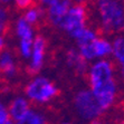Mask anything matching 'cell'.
Masks as SVG:
<instances>
[{
  "label": "cell",
  "mask_w": 124,
  "mask_h": 124,
  "mask_svg": "<svg viewBox=\"0 0 124 124\" xmlns=\"http://www.w3.org/2000/svg\"><path fill=\"white\" fill-rule=\"evenodd\" d=\"M88 6L90 0H83L70 7L61 28L68 31L72 37H75L79 30L85 28V23L88 19Z\"/></svg>",
  "instance_id": "cell-3"
},
{
  "label": "cell",
  "mask_w": 124,
  "mask_h": 124,
  "mask_svg": "<svg viewBox=\"0 0 124 124\" xmlns=\"http://www.w3.org/2000/svg\"><path fill=\"white\" fill-rule=\"evenodd\" d=\"M45 49H46V39L37 35L34 40L31 53V64L27 67V73L29 75H36L44 65V57H45Z\"/></svg>",
  "instance_id": "cell-6"
},
{
  "label": "cell",
  "mask_w": 124,
  "mask_h": 124,
  "mask_svg": "<svg viewBox=\"0 0 124 124\" xmlns=\"http://www.w3.org/2000/svg\"><path fill=\"white\" fill-rule=\"evenodd\" d=\"M40 1H43V2H45V3H48V5H52V3L56 2L58 0H40Z\"/></svg>",
  "instance_id": "cell-18"
},
{
  "label": "cell",
  "mask_w": 124,
  "mask_h": 124,
  "mask_svg": "<svg viewBox=\"0 0 124 124\" xmlns=\"http://www.w3.org/2000/svg\"><path fill=\"white\" fill-rule=\"evenodd\" d=\"M93 50L95 54V57H102V56L108 55L112 52V46L108 41H106L104 38L98 37L95 38V40L93 41Z\"/></svg>",
  "instance_id": "cell-10"
},
{
  "label": "cell",
  "mask_w": 124,
  "mask_h": 124,
  "mask_svg": "<svg viewBox=\"0 0 124 124\" xmlns=\"http://www.w3.org/2000/svg\"><path fill=\"white\" fill-rule=\"evenodd\" d=\"M75 107L78 114L85 120L101 117L104 112L92 91L87 90H83L77 93L75 97Z\"/></svg>",
  "instance_id": "cell-5"
},
{
  "label": "cell",
  "mask_w": 124,
  "mask_h": 124,
  "mask_svg": "<svg viewBox=\"0 0 124 124\" xmlns=\"http://www.w3.org/2000/svg\"><path fill=\"white\" fill-rule=\"evenodd\" d=\"M117 124H124V120H122V121H120Z\"/></svg>",
  "instance_id": "cell-20"
},
{
  "label": "cell",
  "mask_w": 124,
  "mask_h": 124,
  "mask_svg": "<svg viewBox=\"0 0 124 124\" xmlns=\"http://www.w3.org/2000/svg\"><path fill=\"white\" fill-rule=\"evenodd\" d=\"M10 115H9V112L6 107L3 106L2 104L0 103V124H3L5 122H7L8 120H10Z\"/></svg>",
  "instance_id": "cell-15"
},
{
  "label": "cell",
  "mask_w": 124,
  "mask_h": 124,
  "mask_svg": "<svg viewBox=\"0 0 124 124\" xmlns=\"http://www.w3.org/2000/svg\"><path fill=\"white\" fill-rule=\"evenodd\" d=\"M16 124H47V122L40 114L29 111L21 120L16 122Z\"/></svg>",
  "instance_id": "cell-12"
},
{
  "label": "cell",
  "mask_w": 124,
  "mask_h": 124,
  "mask_svg": "<svg viewBox=\"0 0 124 124\" xmlns=\"http://www.w3.org/2000/svg\"><path fill=\"white\" fill-rule=\"evenodd\" d=\"M116 66L113 61H100L91 67L85 79L92 93L95 95L103 111L108 110L116 97V79L114 70Z\"/></svg>",
  "instance_id": "cell-1"
},
{
  "label": "cell",
  "mask_w": 124,
  "mask_h": 124,
  "mask_svg": "<svg viewBox=\"0 0 124 124\" xmlns=\"http://www.w3.org/2000/svg\"><path fill=\"white\" fill-rule=\"evenodd\" d=\"M3 124H14V123H12V120H11V118H10V120H8V121H7V122H5V123H3Z\"/></svg>",
  "instance_id": "cell-19"
},
{
  "label": "cell",
  "mask_w": 124,
  "mask_h": 124,
  "mask_svg": "<svg viewBox=\"0 0 124 124\" xmlns=\"http://www.w3.org/2000/svg\"><path fill=\"white\" fill-rule=\"evenodd\" d=\"M123 1H124V0H123Z\"/></svg>",
  "instance_id": "cell-24"
},
{
  "label": "cell",
  "mask_w": 124,
  "mask_h": 124,
  "mask_svg": "<svg viewBox=\"0 0 124 124\" xmlns=\"http://www.w3.org/2000/svg\"><path fill=\"white\" fill-rule=\"evenodd\" d=\"M16 31L20 39H32V30L29 26V23L25 20V18H19L16 23Z\"/></svg>",
  "instance_id": "cell-11"
},
{
  "label": "cell",
  "mask_w": 124,
  "mask_h": 124,
  "mask_svg": "<svg viewBox=\"0 0 124 124\" xmlns=\"http://www.w3.org/2000/svg\"><path fill=\"white\" fill-rule=\"evenodd\" d=\"M66 61L67 64L72 67L76 73L81 74V75L86 76V58L82 55L81 53L76 52L75 49H69L66 53Z\"/></svg>",
  "instance_id": "cell-9"
},
{
  "label": "cell",
  "mask_w": 124,
  "mask_h": 124,
  "mask_svg": "<svg viewBox=\"0 0 124 124\" xmlns=\"http://www.w3.org/2000/svg\"><path fill=\"white\" fill-rule=\"evenodd\" d=\"M64 124H69V123H64Z\"/></svg>",
  "instance_id": "cell-23"
},
{
  "label": "cell",
  "mask_w": 124,
  "mask_h": 124,
  "mask_svg": "<svg viewBox=\"0 0 124 124\" xmlns=\"http://www.w3.org/2000/svg\"><path fill=\"white\" fill-rule=\"evenodd\" d=\"M73 1V0H72ZM79 1H83V0H76V2H79Z\"/></svg>",
  "instance_id": "cell-22"
},
{
  "label": "cell",
  "mask_w": 124,
  "mask_h": 124,
  "mask_svg": "<svg viewBox=\"0 0 124 124\" xmlns=\"http://www.w3.org/2000/svg\"><path fill=\"white\" fill-rule=\"evenodd\" d=\"M5 49H6V44H5V40H3V37L0 36V53H2Z\"/></svg>",
  "instance_id": "cell-16"
},
{
  "label": "cell",
  "mask_w": 124,
  "mask_h": 124,
  "mask_svg": "<svg viewBox=\"0 0 124 124\" xmlns=\"http://www.w3.org/2000/svg\"><path fill=\"white\" fill-rule=\"evenodd\" d=\"M39 1L40 0H15V5L18 11H23V10H28L36 6H39Z\"/></svg>",
  "instance_id": "cell-13"
},
{
  "label": "cell",
  "mask_w": 124,
  "mask_h": 124,
  "mask_svg": "<svg viewBox=\"0 0 124 124\" xmlns=\"http://www.w3.org/2000/svg\"><path fill=\"white\" fill-rule=\"evenodd\" d=\"M0 1H1V2H8L9 0H0Z\"/></svg>",
  "instance_id": "cell-21"
},
{
  "label": "cell",
  "mask_w": 124,
  "mask_h": 124,
  "mask_svg": "<svg viewBox=\"0 0 124 124\" xmlns=\"http://www.w3.org/2000/svg\"><path fill=\"white\" fill-rule=\"evenodd\" d=\"M102 26L97 34L112 35L124 31V7L120 0H96Z\"/></svg>",
  "instance_id": "cell-2"
},
{
  "label": "cell",
  "mask_w": 124,
  "mask_h": 124,
  "mask_svg": "<svg viewBox=\"0 0 124 124\" xmlns=\"http://www.w3.org/2000/svg\"><path fill=\"white\" fill-rule=\"evenodd\" d=\"M70 7H72V0H58L56 2L49 5L48 10L45 14L46 20L52 26L61 27Z\"/></svg>",
  "instance_id": "cell-7"
},
{
  "label": "cell",
  "mask_w": 124,
  "mask_h": 124,
  "mask_svg": "<svg viewBox=\"0 0 124 124\" xmlns=\"http://www.w3.org/2000/svg\"><path fill=\"white\" fill-rule=\"evenodd\" d=\"M90 124H103V123H102V121H101V117H96V118L91 120Z\"/></svg>",
  "instance_id": "cell-17"
},
{
  "label": "cell",
  "mask_w": 124,
  "mask_h": 124,
  "mask_svg": "<svg viewBox=\"0 0 124 124\" xmlns=\"http://www.w3.org/2000/svg\"><path fill=\"white\" fill-rule=\"evenodd\" d=\"M29 103L23 97H17L12 100L9 104L8 112L12 121L18 122L29 112Z\"/></svg>",
  "instance_id": "cell-8"
},
{
  "label": "cell",
  "mask_w": 124,
  "mask_h": 124,
  "mask_svg": "<svg viewBox=\"0 0 124 124\" xmlns=\"http://www.w3.org/2000/svg\"><path fill=\"white\" fill-rule=\"evenodd\" d=\"M25 93L31 101L45 103L59 95V90L47 78L37 77L25 87Z\"/></svg>",
  "instance_id": "cell-4"
},
{
  "label": "cell",
  "mask_w": 124,
  "mask_h": 124,
  "mask_svg": "<svg viewBox=\"0 0 124 124\" xmlns=\"http://www.w3.org/2000/svg\"><path fill=\"white\" fill-rule=\"evenodd\" d=\"M20 52L23 57H30L32 53V39H20Z\"/></svg>",
  "instance_id": "cell-14"
}]
</instances>
